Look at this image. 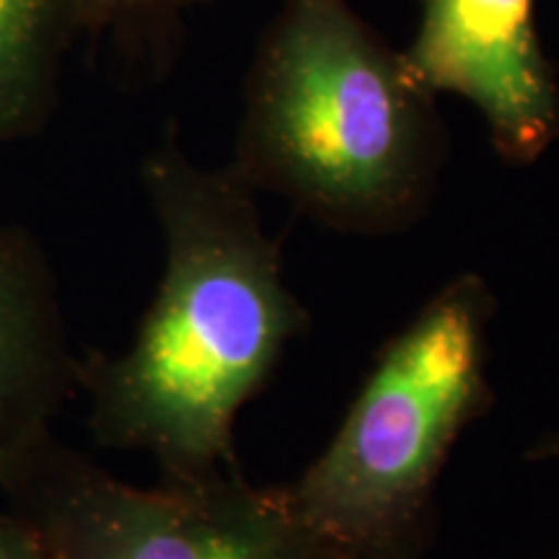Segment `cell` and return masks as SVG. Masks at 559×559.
<instances>
[{"mask_svg":"<svg viewBox=\"0 0 559 559\" xmlns=\"http://www.w3.org/2000/svg\"><path fill=\"white\" fill-rule=\"evenodd\" d=\"M436 96L347 0H285L251 66L228 169L321 226L396 234L443 164Z\"/></svg>","mask_w":559,"mask_h":559,"instance_id":"2","label":"cell"},{"mask_svg":"<svg viewBox=\"0 0 559 559\" xmlns=\"http://www.w3.org/2000/svg\"><path fill=\"white\" fill-rule=\"evenodd\" d=\"M9 500L58 559H340L239 469L138 487L55 440Z\"/></svg>","mask_w":559,"mask_h":559,"instance_id":"4","label":"cell"},{"mask_svg":"<svg viewBox=\"0 0 559 559\" xmlns=\"http://www.w3.org/2000/svg\"><path fill=\"white\" fill-rule=\"evenodd\" d=\"M75 0H0V145L37 138L58 107Z\"/></svg>","mask_w":559,"mask_h":559,"instance_id":"7","label":"cell"},{"mask_svg":"<svg viewBox=\"0 0 559 559\" xmlns=\"http://www.w3.org/2000/svg\"><path fill=\"white\" fill-rule=\"evenodd\" d=\"M0 559H58L45 536L19 510L0 513Z\"/></svg>","mask_w":559,"mask_h":559,"instance_id":"9","label":"cell"},{"mask_svg":"<svg viewBox=\"0 0 559 559\" xmlns=\"http://www.w3.org/2000/svg\"><path fill=\"white\" fill-rule=\"evenodd\" d=\"M492 313L481 275L445 283L383 345L330 445L283 487L298 519L340 559L428 547L440 472L492 404Z\"/></svg>","mask_w":559,"mask_h":559,"instance_id":"3","label":"cell"},{"mask_svg":"<svg viewBox=\"0 0 559 559\" xmlns=\"http://www.w3.org/2000/svg\"><path fill=\"white\" fill-rule=\"evenodd\" d=\"M404 62L432 96H464L510 164H534L559 138V81L542 50L534 0H419Z\"/></svg>","mask_w":559,"mask_h":559,"instance_id":"5","label":"cell"},{"mask_svg":"<svg viewBox=\"0 0 559 559\" xmlns=\"http://www.w3.org/2000/svg\"><path fill=\"white\" fill-rule=\"evenodd\" d=\"M358 559H425V549L419 547H394V549H379L362 555Z\"/></svg>","mask_w":559,"mask_h":559,"instance_id":"11","label":"cell"},{"mask_svg":"<svg viewBox=\"0 0 559 559\" xmlns=\"http://www.w3.org/2000/svg\"><path fill=\"white\" fill-rule=\"evenodd\" d=\"M528 461H559V432H549L526 451Z\"/></svg>","mask_w":559,"mask_h":559,"instance_id":"10","label":"cell"},{"mask_svg":"<svg viewBox=\"0 0 559 559\" xmlns=\"http://www.w3.org/2000/svg\"><path fill=\"white\" fill-rule=\"evenodd\" d=\"M164 272L135 337L81 360L94 443L148 453L166 479L234 472V428L309 311L288 288L254 190L187 156L174 132L143 160Z\"/></svg>","mask_w":559,"mask_h":559,"instance_id":"1","label":"cell"},{"mask_svg":"<svg viewBox=\"0 0 559 559\" xmlns=\"http://www.w3.org/2000/svg\"><path fill=\"white\" fill-rule=\"evenodd\" d=\"M58 277L39 236L0 226V489L16 492L55 443V419L79 391Z\"/></svg>","mask_w":559,"mask_h":559,"instance_id":"6","label":"cell"},{"mask_svg":"<svg viewBox=\"0 0 559 559\" xmlns=\"http://www.w3.org/2000/svg\"><path fill=\"white\" fill-rule=\"evenodd\" d=\"M202 0H75L81 34L160 50L187 11Z\"/></svg>","mask_w":559,"mask_h":559,"instance_id":"8","label":"cell"}]
</instances>
